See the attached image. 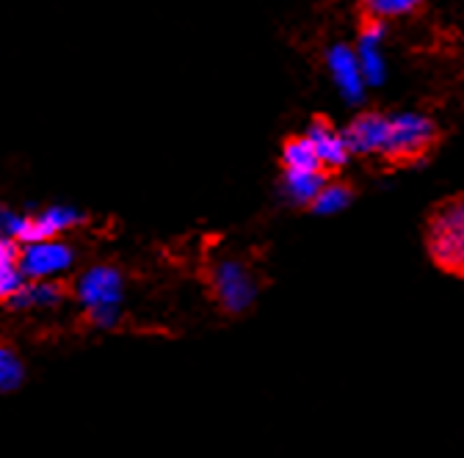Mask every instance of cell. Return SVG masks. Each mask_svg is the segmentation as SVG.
Segmentation results:
<instances>
[{
  "label": "cell",
  "instance_id": "1",
  "mask_svg": "<svg viewBox=\"0 0 464 458\" xmlns=\"http://www.w3.org/2000/svg\"><path fill=\"white\" fill-rule=\"evenodd\" d=\"M343 133L352 155H379L387 160H418L437 141L434 119L418 110L360 113Z\"/></svg>",
  "mask_w": 464,
  "mask_h": 458
},
{
  "label": "cell",
  "instance_id": "2",
  "mask_svg": "<svg viewBox=\"0 0 464 458\" xmlns=\"http://www.w3.org/2000/svg\"><path fill=\"white\" fill-rule=\"evenodd\" d=\"M75 299L86 312L89 323L100 329H113L122 315L125 276L113 265H92L75 279Z\"/></svg>",
  "mask_w": 464,
  "mask_h": 458
},
{
  "label": "cell",
  "instance_id": "3",
  "mask_svg": "<svg viewBox=\"0 0 464 458\" xmlns=\"http://www.w3.org/2000/svg\"><path fill=\"white\" fill-rule=\"evenodd\" d=\"M426 252L440 271L464 276V196H453L431 210L426 224Z\"/></svg>",
  "mask_w": 464,
  "mask_h": 458
},
{
  "label": "cell",
  "instance_id": "4",
  "mask_svg": "<svg viewBox=\"0 0 464 458\" xmlns=\"http://www.w3.org/2000/svg\"><path fill=\"white\" fill-rule=\"evenodd\" d=\"M208 284H210V296H213L216 307L227 315L249 312L257 301V293H260L255 271L238 257L216 260L210 265Z\"/></svg>",
  "mask_w": 464,
  "mask_h": 458
},
{
  "label": "cell",
  "instance_id": "5",
  "mask_svg": "<svg viewBox=\"0 0 464 458\" xmlns=\"http://www.w3.org/2000/svg\"><path fill=\"white\" fill-rule=\"evenodd\" d=\"M17 265L25 279H62L75 265V249L64 238L23 243L17 249Z\"/></svg>",
  "mask_w": 464,
  "mask_h": 458
},
{
  "label": "cell",
  "instance_id": "6",
  "mask_svg": "<svg viewBox=\"0 0 464 458\" xmlns=\"http://www.w3.org/2000/svg\"><path fill=\"white\" fill-rule=\"evenodd\" d=\"M326 70L340 91V97L348 105H360L368 94V81L362 75V67L357 62V52L352 44H332L326 52Z\"/></svg>",
  "mask_w": 464,
  "mask_h": 458
},
{
  "label": "cell",
  "instance_id": "7",
  "mask_svg": "<svg viewBox=\"0 0 464 458\" xmlns=\"http://www.w3.org/2000/svg\"><path fill=\"white\" fill-rule=\"evenodd\" d=\"M86 221V215L78 207L70 205H50L39 213H28V226H25V238L23 243H34V241H47V238H64L67 233H72L75 226H81ZM20 243V246H23Z\"/></svg>",
  "mask_w": 464,
  "mask_h": 458
},
{
  "label": "cell",
  "instance_id": "8",
  "mask_svg": "<svg viewBox=\"0 0 464 458\" xmlns=\"http://www.w3.org/2000/svg\"><path fill=\"white\" fill-rule=\"evenodd\" d=\"M384 39H387V28L379 20H368L357 36L354 52L357 62L362 67V75L368 81V86H379L387 78V59H384Z\"/></svg>",
  "mask_w": 464,
  "mask_h": 458
},
{
  "label": "cell",
  "instance_id": "9",
  "mask_svg": "<svg viewBox=\"0 0 464 458\" xmlns=\"http://www.w3.org/2000/svg\"><path fill=\"white\" fill-rule=\"evenodd\" d=\"M307 141L313 144L318 160L324 168H343L352 157V149H348V141H345V133L337 130L334 125H329L326 119H315L310 128H307Z\"/></svg>",
  "mask_w": 464,
  "mask_h": 458
},
{
  "label": "cell",
  "instance_id": "10",
  "mask_svg": "<svg viewBox=\"0 0 464 458\" xmlns=\"http://www.w3.org/2000/svg\"><path fill=\"white\" fill-rule=\"evenodd\" d=\"M64 301H67V288L62 279H25V284L9 301V307L20 312H31V310H55Z\"/></svg>",
  "mask_w": 464,
  "mask_h": 458
},
{
  "label": "cell",
  "instance_id": "11",
  "mask_svg": "<svg viewBox=\"0 0 464 458\" xmlns=\"http://www.w3.org/2000/svg\"><path fill=\"white\" fill-rule=\"evenodd\" d=\"M326 175L324 171H285L282 175V196L296 205V207H310L324 188Z\"/></svg>",
  "mask_w": 464,
  "mask_h": 458
},
{
  "label": "cell",
  "instance_id": "12",
  "mask_svg": "<svg viewBox=\"0 0 464 458\" xmlns=\"http://www.w3.org/2000/svg\"><path fill=\"white\" fill-rule=\"evenodd\" d=\"M354 202V191L348 183H340V180H326L324 188L318 191L315 202L310 205V210L315 215H337L343 210H348Z\"/></svg>",
  "mask_w": 464,
  "mask_h": 458
},
{
  "label": "cell",
  "instance_id": "13",
  "mask_svg": "<svg viewBox=\"0 0 464 458\" xmlns=\"http://www.w3.org/2000/svg\"><path fill=\"white\" fill-rule=\"evenodd\" d=\"M282 168L285 171H324L313 144L307 141V136H294L287 138L282 147Z\"/></svg>",
  "mask_w": 464,
  "mask_h": 458
},
{
  "label": "cell",
  "instance_id": "14",
  "mask_svg": "<svg viewBox=\"0 0 464 458\" xmlns=\"http://www.w3.org/2000/svg\"><path fill=\"white\" fill-rule=\"evenodd\" d=\"M25 381V365L20 359V354L0 342V395H9L14 389H20Z\"/></svg>",
  "mask_w": 464,
  "mask_h": 458
},
{
  "label": "cell",
  "instance_id": "15",
  "mask_svg": "<svg viewBox=\"0 0 464 458\" xmlns=\"http://www.w3.org/2000/svg\"><path fill=\"white\" fill-rule=\"evenodd\" d=\"M365 9L371 20L387 23V20H401L410 17L420 9V0H365Z\"/></svg>",
  "mask_w": 464,
  "mask_h": 458
},
{
  "label": "cell",
  "instance_id": "16",
  "mask_svg": "<svg viewBox=\"0 0 464 458\" xmlns=\"http://www.w3.org/2000/svg\"><path fill=\"white\" fill-rule=\"evenodd\" d=\"M25 226H28V213H17L12 207L0 205V235L20 246L25 238Z\"/></svg>",
  "mask_w": 464,
  "mask_h": 458
},
{
  "label": "cell",
  "instance_id": "17",
  "mask_svg": "<svg viewBox=\"0 0 464 458\" xmlns=\"http://www.w3.org/2000/svg\"><path fill=\"white\" fill-rule=\"evenodd\" d=\"M23 284H25V276L17 262L0 265V304H9L20 293Z\"/></svg>",
  "mask_w": 464,
  "mask_h": 458
},
{
  "label": "cell",
  "instance_id": "18",
  "mask_svg": "<svg viewBox=\"0 0 464 458\" xmlns=\"http://www.w3.org/2000/svg\"><path fill=\"white\" fill-rule=\"evenodd\" d=\"M17 243L14 241H9V238H4L0 235V265H9V262H17Z\"/></svg>",
  "mask_w": 464,
  "mask_h": 458
}]
</instances>
